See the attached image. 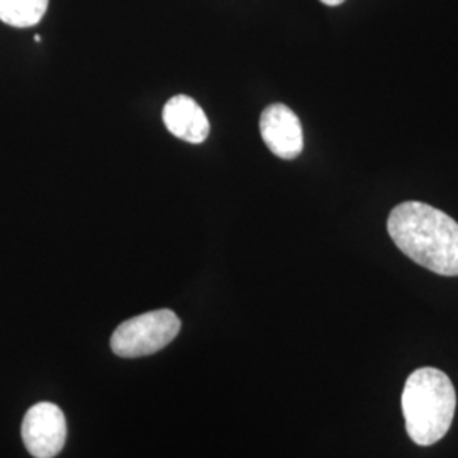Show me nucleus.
<instances>
[{"label":"nucleus","mask_w":458,"mask_h":458,"mask_svg":"<svg viewBox=\"0 0 458 458\" xmlns=\"http://www.w3.org/2000/svg\"><path fill=\"white\" fill-rule=\"evenodd\" d=\"M387 231L395 246L412 262L445 276H458V223L425 202L408 200L395 206Z\"/></svg>","instance_id":"f257e3e1"},{"label":"nucleus","mask_w":458,"mask_h":458,"mask_svg":"<svg viewBox=\"0 0 458 458\" xmlns=\"http://www.w3.org/2000/svg\"><path fill=\"white\" fill-rule=\"evenodd\" d=\"M457 410L455 387L442 370H414L403 391V412L411 440L420 446L440 442L454 423Z\"/></svg>","instance_id":"f03ea898"},{"label":"nucleus","mask_w":458,"mask_h":458,"mask_svg":"<svg viewBox=\"0 0 458 458\" xmlns=\"http://www.w3.org/2000/svg\"><path fill=\"white\" fill-rule=\"evenodd\" d=\"M179 331L181 319L175 312L170 310L147 312L117 327L111 338V348L123 359L147 357L172 344Z\"/></svg>","instance_id":"7ed1b4c3"},{"label":"nucleus","mask_w":458,"mask_h":458,"mask_svg":"<svg viewBox=\"0 0 458 458\" xmlns=\"http://www.w3.org/2000/svg\"><path fill=\"white\" fill-rule=\"evenodd\" d=\"M22 440L34 458L58 455L66 440L64 411L53 403L34 404L22 421Z\"/></svg>","instance_id":"20e7f679"},{"label":"nucleus","mask_w":458,"mask_h":458,"mask_svg":"<svg viewBox=\"0 0 458 458\" xmlns=\"http://www.w3.org/2000/svg\"><path fill=\"white\" fill-rule=\"evenodd\" d=\"M260 134L267 148L282 160H294L304 148L301 121L285 104H272L263 111Z\"/></svg>","instance_id":"39448f33"},{"label":"nucleus","mask_w":458,"mask_h":458,"mask_svg":"<svg viewBox=\"0 0 458 458\" xmlns=\"http://www.w3.org/2000/svg\"><path fill=\"white\" fill-rule=\"evenodd\" d=\"M166 130L187 143H202L209 136V119L202 107L189 96H175L164 107Z\"/></svg>","instance_id":"423d86ee"},{"label":"nucleus","mask_w":458,"mask_h":458,"mask_svg":"<svg viewBox=\"0 0 458 458\" xmlns=\"http://www.w3.org/2000/svg\"><path fill=\"white\" fill-rule=\"evenodd\" d=\"M49 0H0V21L13 28H33L48 11Z\"/></svg>","instance_id":"0eeeda50"},{"label":"nucleus","mask_w":458,"mask_h":458,"mask_svg":"<svg viewBox=\"0 0 458 458\" xmlns=\"http://www.w3.org/2000/svg\"><path fill=\"white\" fill-rule=\"evenodd\" d=\"M325 5H329V7H336V5H340V4H344V0H321Z\"/></svg>","instance_id":"6e6552de"}]
</instances>
